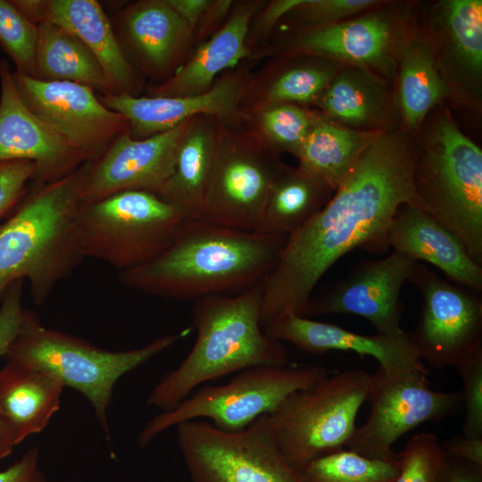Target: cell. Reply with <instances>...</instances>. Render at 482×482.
Returning a JSON list of instances; mask_svg holds the SVG:
<instances>
[{
  "mask_svg": "<svg viewBox=\"0 0 482 482\" xmlns=\"http://www.w3.org/2000/svg\"><path fill=\"white\" fill-rule=\"evenodd\" d=\"M120 22L129 47L154 72L169 71L193 40L190 27L166 0L130 4Z\"/></svg>",
  "mask_w": 482,
  "mask_h": 482,
  "instance_id": "obj_24",
  "label": "cell"
},
{
  "mask_svg": "<svg viewBox=\"0 0 482 482\" xmlns=\"http://www.w3.org/2000/svg\"><path fill=\"white\" fill-rule=\"evenodd\" d=\"M441 445L446 456L482 467V437L454 436Z\"/></svg>",
  "mask_w": 482,
  "mask_h": 482,
  "instance_id": "obj_44",
  "label": "cell"
},
{
  "mask_svg": "<svg viewBox=\"0 0 482 482\" xmlns=\"http://www.w3.org/2000/svg\"><path fill=\"white\" fill-rule=\"evenodd\" d=\"M260 8L259 2L238 4L221 28L165 82L154 87L152 96H189L208 91L220 72L235 68L249 56V26Z\"/></svg>",
  "mask_w": 482,
  "mask_h": 482,
  "instance_id": "obj_22",
  "label": "cell"
},
{
  "mask_svg": "<svg viewBox=\"0 0 482 482\" xmlns=\"http://www.w3.org/2000/svg\"><path fill=\"white\" fill-rule=\"evenodd\" d=\"M30 21H51L72 33L96 56L113 93L132 96L138 84L135 71L102 6L95 0L32 1Z\"/></svg>",
  "mask_w": 482,
  "mask_h": 482,
  "instance_id": "obj_21",
  "label": "cell"
},
{
  "mask_svg": "<svg viewBox=\"0 0 482 482\" xmlns=\"http://www.w3.org/2000/svg\"><path fill=\"white\" fill-rule=\"evenodd\" d=\"M251 81L248 69H239L221 77L208 91L195 96H137L112 93L98 98L127 120L130 137L144 139L200 115L220 119L237 117Z\"/></svg>",
  "mask_w": 482,
  "mask_h": 482,
  "instance_id": "obj_18",
  "label": "cell"
},
{
  "mask_svg": "<svg viewBox=\"0 0 482 482\" xmlns=\"http://www.w3.org/2000/svg\"><path fill=\"white\" fill-rule=\"evenodd\" d=\"M378 131L356 130L317 116L294 154L303 170L336 190Z\"/></svg>",
  "mask_w": 482,
  "mask_h": 482,
  "instance_id": "obj_29",
  "label": "cell"
},
{
  "mask_svg": "<svg viewBox=\"0 0 482 482\" xmlns=\"http://www.w3.org/2000/svg\"><path fill=\"white\" fill-rule=\"evenodd\" d=\"M195 118L144 139H134L128 131L118 137L89 162L81 188L82 204L126 190L157 195L174 171L180 143Z\"/></svg>",
  "mask_w": 482,
  "mask_h": 482,
  "instance_id": "obj_16",
  "label": "cell"
},
{
  "mask_svg": "<svg viewBox=\"0 0 482 482\" xmlns=\"http://www.w3.org/2000/svg\"><path fill=\"white\" fill-rule=\"evenodd\" d=\"M262 295V282L239 295L194 301L195 344L180 364L163 375L147 403L169 411L206 382L252 367L288 363L283 342L261 324Z\"/></svg>",
  "mask_w": 482,
  "mask_h": 482,
  "instance_id": "obj_4",
  "label": "cell"
},
{
  "mask_svg": "<svg viewBox=\"0 0 482 482\" xmlns=\"http://www.w3.org/2000/svg\"><path fill=\"white\" fill-rule=\"evenodd\" d=\"M388 246L442 270L451 282L480 292L482 266L457 237L418 206L403 204L391 222Z\"/></svg>",
  "mask_w": 482,
  "mask_h": 482,
  "instance_id": "obj_20",
  "label": "cell"
},
{
  "mask_svg": "<svg viewBox=\"0 0 482 482\" xmlns=\"http://www.w3.org/2000/svg\"><path fill=\"white\" fill-rule=\"evenodd\" d=\"M414 146L399 133H383L364 149L323 209L291 234L275 269L262 282V327L286 314L304 317L323 275L348 252L388 246L399 207L418 206Z\"/></svg>",
  "mask_w": 482,
  "mask_h": 482,
  "instance_id": "obj_1",
  "label": "cell"
},
{
  "mask_svg": "<svg viewBox=\"0 0 482 482\" xmlns=\"http://www.w3.org/2000/svg\"><path fill=\"white\" fill-rule=\"evenodd\" d=\"M328 375L321 367L289 362L243 370L229 382L204 386L171 410L154 416L140 431L137 443L145 447L165 430L194 420H211L225 432L241 431L272 413L291 394Z\"/></svg>",
  "mask_w": 482,
  "mask_h": 482,
  "instance_id": "obj_8",
  "label": "cell"
},
{
  "mask_svg": "<svg viewBox=\"0 0 482 482\" xmlns=\"http://www.w3.org/2000/svg\"><path fill=\"white\" fill-rule=\"evenodd\" d=\"M332 191L301 167H287L271 187L254 232L290 236L323 209Z\"/></svg>",
  "mask_w": 482,
  "mask_h": 482,
  "instance_id": "obj_28",
  "label": "cell"
},
{
  "mask_svg": "<svg viewBox=\"0 0 482 482\" xmlns=\"http://www.w3.org/2000/svg\"><path fill=\"white\" fill-rule=\"evenodd\" d=\"M255 129L278 152L293 154L310 132L317 115L294 104H278L255 111Z\"/></svg>",
  "mask_w": 482,
  "mask_h": 482,
  "instance_id": "obj_35",
  "label": "cell"
},
{
  "mask_svg": "<svg viewBox=\"0 0 482 482\" xmlns=\"http://www.w3.org/2000/svg\"><path fill=\"white\" fill-rule=\"evenodd\" d=\"M233 5L234 4L231 0L211 1L193 32V39L203 40L204 37L206 38L212 35V33L213 35L215 33L214 29H218L219 24L220 26V23L228 16Z\"/></svg>",
  "mask_w": 482,
  "mask_h": 482,
  "instance_id": "obj_45",
  "label": "cell"
},
{
  "mask_svg": "<svg viewBox=\"0 0 482 482\" xmlns=\"http://www.w3.org/2000/svg\"><path fill=\"white\" fill-rule=\"evenodd\" d=\"M37 26L7 0H0V45L16 66V71L33 77Z\"/></svg>",
  "mask_w": 482,
  "mask_h": 482,
  "instance_id": "obj_37",
  "label": "cell"
},
{
  "mask_svg": "<svg viewBox=\"0 0 482 482\" xmlns=\"http://www.w3.org/2000/svg\"><path fill=\"white\" fill-rule=\"evenodd\" d=\"M176 428L191 482H304L282 454L268 415L238 432L204 420Z\"/></svg>",
  "mask_w": 482,
  "mask_h": 482,
  "instance_id": "obj_11",
  "label": "cell"
},
{
  "mask_svg": "<svg viewBox=\"0 0 482 482\" xmlns=\"http://www.w3.org/2000/svg\"><path fill=\"white\" fill-rule=\"evenodd\" d=\"M408 281L423 299L417 328L410 333L420 360L436 369L457 368L482 351L478 291L447 281L420 262Z\"/></svg>",
  "mask_w": 482,
  "mask_h": 482,
  "instance_id": "obj_13",
  "label": "cell"
},
{
  "mask_svg": "<svg viewBox=\"0 0 482 482\" xmlns=\"http://www.w3.org/2000/svg\"><path fill=\"white\" fill-rule=\"evenodd\" d=\"M399 473L395 482H443L447 456L436 434L421 432L411 437L396 453Z\"/></svg>",
  "mask_w": 482,
  "mask_h": 482,
  "instance_id": "obj_36",
  "label": "cell"
},
{
  "mask_svg": "<svg viewBox=\"0 0 482 482\" xmlns=\"http://www.w3.org/2000/svg\"><path fill=\"white\" fill-rule=\"evenodd\" d=\"M1 61H2V60H0V64H1Z\"/></svg>",
  "mask_w": 482,
  "mask_h": 482,
  "instance_id": "obj_49",
  "label": "cell"
},
{
  "mask_svg": "<svg viewBox=\"0 0 482 482\" xmlns=\"http://www.w3.org/2000/svg\"><path fill=\"white\" fill-rule=\"evenodd\" d=\"M445 18L457 57L471 72L482 68V2L450 0L445 4Z\"/></svg>",
  "mask_w": 482,
  "mask_h": 482,
  "instance_id": "obj_34",
  "label": "cell"
},
{
  "mask_svg": "<svg viewBox=\"0 0 482 482\" xmlns=\"http://www.w3.org/2000/svg\"><path fill=\"white\" fill-rule=\"evenodd\" d=\"M24 280L12 283L0 303V358L5 354L13 340L21 320Z\"/></svg>",
  "mask_w": 482,
  "mask_h": 482,
  "instance_id": "obj_41",
  "label": "cell"
},
{
  "mask_svg": "<svg viewBox=\"0 0 482 482\" xmlns=\"http://www.w3.org/2000/svg\"><path fill=\"white\" fill-rule=\"evenodd\" d=\"M455 369L462 381L466 411L461 436L482 437V351Z\"/></svg>",
  "mask_w": 482,
  "mask_h": 482,
  "instance_id": "obj_38",
  "label": "cell"
},
{
  "mask_svg": "<svg viewBox=\"0 0 482 482\" xmlns=\"http://www.w3.org/2000/svg\"><path fill=\"white\" fill-rule=\"evenodd\" d=\"M63 388L40 367L5 363L0 369V417L15 446L46 428L60 408Z\"/></svg>",
  "mask_w": 482,
  "mask_h": 482,
  "instance_id": "obj_23",
  "label": "cell"
},
{
  "mask_svg": "<svg viewBox=\"0 0 482 482\" xmlns=\"http://www.w3.org/2000/svg\"><path fill=\"white\" fill-rule=\"evenodd\" d=\"M272 337L292 344L312 354L329 351H352L373 357L386 370L423 366L410 333L399 335H362L337 325L320 322L295 314L282 315L263 327Z\"/></svg>",
  "mask_w": 482,
  "mask_h": 482,
  "instance_id": "obj_19",
  "label": "cell"
},
{
  "mask_svg": "<svg viewBox=\"0 0 482 482\" xmlns=\"http://www.w3.org/2000/svg\"><path fill=\"white\" fill-rule=\"evenodd\" d=\"M370 375L348 370L326 376L288 395L269 421L289 465L301 472L311 461L344 449L367 401Z\"/></svg>",
  "mask_w": 482,
  "mask_h": 482,
  "instance_id": "obj_9",
  "label": "cell"
},
{
  "mask_svg": "<svg viewBox=\"0 0 482 482\" xmlns=\"http://www.w3.org/2000/svg\"><path fill=\"white\" fill-rule=\"evenodd\" d=\"M239 117L220 119L212 172L200 219L254 232L271 187L287 168L254 128Z\"/></svg>",
  "mask_w": 482,
  "mask_h": 482,
  "instance_id": "obj_10",
  "label": "cell"
},
{
  "mask_svg": "<svg viewBox=\"0 0 482 482\" xmlns=\"http://www.w3.org/2000/svg\"><path fill=\"white\" fill-rule=\"evenodd\" d=\"M12 77L26 106L89 162L99 158L129 130L127 120L104 105L87 86L40 80L16 71Z\"/></svg>",
  "mask_w": 482,
  "mask_h": 482,
  "instance_id": "obj_14",
  "label": "cell"
},
{
  "mask_svg": "<svg viewBox=\"0 0 482 482\" xmlns=\"http://www.w3.org/2000/svg\"><path fill=\"white\" fill-rule=\"evenodd\" d=\"M418 262L396 251L362 262L323 294L311 298L304 317L353 314L369 320L379 334H402L401 290Z\"/></svg>",
  "mask_w": 482,
  "mask_h": 482,
  "instance_id": "obj_15",
  "label": "cell"
},
{
  "mask_svg": "<svg viewBox=\"0 0 482 482\" xmlns=\"http://www.w3.org/2000/svg\"><path fill=\"white\" fill-rule=\"evenodd\" d=\"M36 170V164L29 161L0 162V219L12 212L25 196Z\"/></svg>",
  "mask_w": 482,
  "mask_h": 482,
  "instance_id": "obj_40",
  "label": "cell"
},
{
  "mask_svg": "<svg viewBox=\"0 0 482 482\" xmlns=\"http://www.w3.org/2000/svg\"><path fill=\"white\" fill-rule=\"evenodd\" d=\"M380 2L377 0H302L289 13L314 27L339 22Z\"/></svg>",
  "mask_w": 482,
  "mask_h": 482,
  "instance_id": "obj_39",
  "label": "cell"
},
{
  "mask_svg": "<svg viewBox=\"0 0 482 482\" xmlns=\"http://www.w3.org/2000/svg\"><path fill=\"white\" fill-rule=\"evenodd\" d=\"M194 32L210 4V0H166Z\"/></svg>",
  "mask_w": 482,
  "mask_h": 482,
  "instance_id": "obj_47",
  "label": "cell"
},
{
  "mask_svg": "<svg viewBox=\"0 0 482 482\" xmlns=\"http://www.w3.org/2000/svg\"><path fill=\"white\" fill-rule=\"evenodd\" d=\"M0 162L29 161L36 164L34 180H58L87 162L70 144L23 103L15 87L6 60L0 64Z\"/></svg>",
  "mask_w": 482,
  "mask_h": 482,
  "instance_id": "obj_17",
  "label": "cell"
},
{
  "mask_svg": "<svg viewBox=\"0 0 482 482\" xmlns=\"http://www.w3.org/2000/svg\"><path fill=\"white\" fill-rule=\"evenodd\" d=\"M0 482H46L39 466V450L29 448L20 459L1 470Z\"/></svg>",
  "mask_w": 482,
  "mask_h": 482,
  "instance_id": "obj_43",
  "label": "cell"
},
{
  "mask_svg": "<svg viewBox=\"0 0 482 482\" xmlns=\"http://www.w3.org/2000/svg\"><path fill=\"white\" fill-rule=\"evenodd\" d=\"M14 446L11 434L0 417V462L12 453Z\"/></svg>",
  "mask_w": 482,
  "mask_h": 482,
  "instance_id": "obj_48",
  "label": "cell"
},
{
  "mask_svg": "<svg viewBox=\"0 0 482 482\" xmlns=\"http://www.w3.org/2000/svg\"><path fill=\"white\" fill-rule=\"evenodd\" d=\"M191 328L159 337L132 350L109 351L79 337L44 326L24 309L18 331L3 359L5 363L33 365L54 374L82 394L109 440L107 411L113 387L125 374L137 369L185 337Z\"/></svg>",
  "mask_w": 482,
  "mask_h": 482,
  "instance_id": "obj_5",
  "label": "cell"
},
{
  "mask_svg": "<svg viewBox=\"0 0 482 482\" xmlns=\"http://www.w3.org/2000/svg\"><path fill=\"white\" fill-rule=\"evenodd\" d=\"M417 154L418 207L454 235L482 266V152L449 120Z\"/></svg>",
  "mask_w": 482,
  "mask_h": 482,
  "instance_id": "obj_6",
  "label": "cell"
},
{
  "mask_svg": "<svg viewBox=\"0 0 482 482\" xmlns=\"http://www.w3.org/2000/svg\"><path fill=\"white\" fill-rule=\"evenodd\" d=\"M446 93L429 48L412 42L403 49L399 78V98L404 120L416 128Z\"/></svg>",
  "mask_w": 482,
  "mask_h": 482,
  "instance_id": "obj_30",
  "label": "cell"
},
{
  "mask_svg": "<svg viewBox=\"0 0 482 482\" xmlns=\"http://www.w3.org/2000/svg\"><path fill=\"white\" fill-rule=\"evenodd\" d=\"M428 375L424 365L395 370L378 367L370 375L369 418L356 427L345 448L368 458H394L391 446L405 433L457 413L463 406L461 392L435 391Z\"/></svg>",
  "mask_w": 482,
  "mask_h": 482,
  "instance_id": "obj_12",
  "label": "cell"
},
{
  "mask_svg": "<svg viewBox=\"0 0 482 482\" xmlns=\"http://www.w3.org/2000/svg\"><path fill=\"white\" fill-rule=\"evenodd\" d=\"M334 77L335 71L324 65L290 68L262 90L253 104V112L278 104L317 102Z\"/></svg>",
  "mask_w": 482,
  "mask_h": 482,
  "instance_id": "obj_33",
  "label": "cell"
},
{
  "mask_svg": "<svg viewBox=\"0 0 482 482\" xmlns=\"http://www.w3.org/2000/svg\"><path fill=\"white\" fill-rule=\"evenodd\" d=\"M184 216L158 195L126 190L82 204L78 234L84 258L119 272L149 263L174 242Z\"/></svg>",
  "mask_w": 482,
  "mask_h": 482,
  "instance_id": "obj_7",
  "label": "cell"
},
{
  "mask_svg": "<svg viewBox=\"0 0 482 482\" xmlns=\"http://www.w3.org/2000/svg\"><path fill=\"white\" fill-rule=\"evenodd\" d=\"M398 473L396 456L372 459L348 449L320 457L300 472L304 482H395Z\"/></svg>",
  "mask_w": 482,
  "mask_h": 482,
  "instance_id": "obj_32",
  "label": "cell"
},
{
  "mask_svg": "<svg viewBox=\"0 0 482 482\" xmlns=\"http://www.w3.org/2000/svg\"><path fill=\"white\" fill-rule=\"evenodd\" d=\"M220 118L196 116L185 134L174 171L157 194L186 220L200 219L213 164Z\"/></svg>",
  "mask_w": 482,
  "mask_h": 482,
  "instance_id": "obj_26",
  "label": "cell"
},
{
  "mask_svg": "<svg viewBox=\"0 0 482 482\" xmlns=\"http://www.w3.org/2000/svg\"><path fill=\"white\" fill-rule=\"evenodd\" d=\"M392 39L389 21L374 14L309 29L296 38L295 48L356 66H381L387 62Z\"/></svg>",
  "mask_w": 482,
  "mask_h": 482,
  "instance_id": "obj_25",
  "label": "cell"
},
{
  "mask_svg": "<svg viewBox=\"0 0 482 482\" xmlns=\"http://www.w3.org/2000/svg\"><path fill=\"white\" fill-rule=\"evenodd\" d=\"M33 77L45 81H71L112 94L98 60L72 33L48 20L37 24Z\"/></svg>",
  "mask_w": 482,
  "mask_h": 482,
  "instance_id": "obj_27",
  "label": "cell"
},
{
  "mask_svg": "<svg viewBox=\"0 0 482 482\" xmlns=\"http://www.w3.org/2000/svg\"><path fill=\"white\" fill-rule=\"evenodd\" d=\"M443 482H482V467L447 456Z\"/></svg>",
  "mask_w": 482,
  "mask_h": 482,
  "instance_id": "obj_46",
  "label": "cell"
},
{
  "mask_svg": "<svg viewBox=\"0 0 482 482\" xmlns=\"http://www.w3.org/2000/svg\"><path fill=\"white\" fill-rule=\"evenodd\" d=\"M364 75L354 71L335 75L317 103L335 120L369 126L382 113L383 96L378 84Z\"/></svg>",
  "mask_w": 482,
  "mask_h": 482,
  "instance_id": "obj_31",
  "label": "cell"
},
{
  "mask_svg": "<svg viewBox=\"0 0 482 482\" xmlns=\"http://www.w3.org/2000/svg\"><path fill=\"white\" fill-rule=\"evenodd\" d=\"M89 162L53 182H31L0 225V303L15 281L27 280L31 299L43 304L85 259L78 219Z\"/></svg>",
  "mask_w": 482,
  "mask_h": 482,
  "instance_id": "obj_3",
  "label": "cell"
},
{
  "mask_svg": "<svg viewBox=\"0 0 482 482\" xmlns=\"http://www.w3.org/2000/svg\"><path fill=\"white\" fill-rule=\"evenodd\" d=\"M302 0H275L267 4L253 18L255 23L248 30L247 46L268 35L277 22L296 7Z\"/></svg>",
  "mask_w": 482,
  "mask_h": 482,
  "instance_id": "obj_42",
  "label": "cell"
},
{
  "mask_svg": "<svg viewBox=\"0 0 482 482\" xmlns=\"http://www.w3.org/2000/svg\"><path fill=\"white\" fill-rule=\"evenodd\" d=\"M288 237L236 230L203 219L185 220L163 253L118 276L129 288L165 298L236 295L265 280Z\"/></svg>",
  "mask_w": 482,
  "mask_h": 482,
  "instance_id": "obj_2",
  "label": "cell"
}]
</instances>
